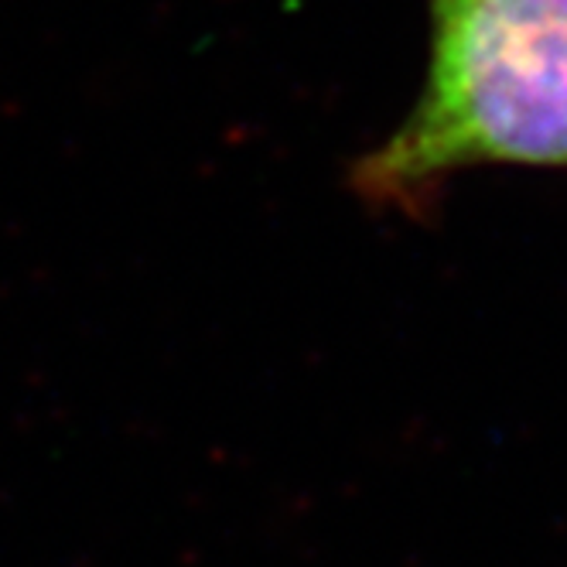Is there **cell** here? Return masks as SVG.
I'll return each instance as SVG.
<instances>
[{"mask_svg":"<svg viewBox=\"0 0 567 567\" xmlns=\"http://www.w3.org/2000/svg\"><path fill=\"white\" fill-rule=\"evenodd\" d=\"M427 4L424 90L352 165V192L377 209L417 213L468 168H567V0Z\"/></svg>","mask_w":567,"mask_h":567,"instance_id":"cell-1","label":"cell"}]
</instances>
